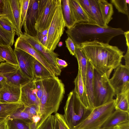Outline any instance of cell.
Wrapping results in <instances>:
<instances>
[{
  "label": "cell",
  "instance_id": "cell-1",
  "mask_svg": "<svg viewBox=\"0 0 129 129\" xmlns=\"http://www.w3.org/2000/svg\"><path fill=\"white\" fill-rule=\"evenodd\" d=\"M39 103L40 120L38 128L50 115L57 113L65 93L64 84L56 76L46 79L36 78L33 81Z\"/></svg>",
  "mask_w": 129,
  "mask_h": 129
},
{
  "label": "cell",
  "instance_id": "cell-2",
  "mask_svg": "<svg viewBox=\"0 0 129 129\" xmlns=\"http://www.w3.org/2000/svg\"><path fill=\"white\" fill-rule=\"evenodd\" d=\"M94 68L109 78L113 70L120 63L124 52L118 47L97 41L85 42L80 46Z\"/></svg>",
  "mask_w": 129,
  "mask_h": 129
},
{
  "label": "cell",
  "instance_id": "cell-3",
  "mask_svg": "<svg viewBox=\"0 0 129 129\" xmlns=\"http://www.w3.org/2000/svg\"><path fill=\"white\" fill-rule=\"evenodd\" d=\"M124 32L120 28H113L108 25L103 27L87 22L76 23L66 31L68 36L72 39L75 46H79L87 42L97 41L109 44L113 38L124 35Z\"/></svg>",
  "mask_w": 129,
  "mask_h": 129
},
{
  "label": "cell",
  "instance_id": "cell-4",
  "mask_svg": "<svg viewBox=\"0 0 129 129\" xmlns=\"http://www.w3.org/2000/svg\"><path fill=\"white\" fill-rule=\"evenodd\" d=\"M64 109L63 115L70 129H75L78 125L88 116L93 109L86 107L73 90L68 94Z\"/></svg>",
  "mask_w": 129,
  "mask_h": 129
},
{
  "label": "cell",
  "instance_id": "cell-5",
  "mask_svg": "<svg viewBox=\"0 0 129 129\" xmlns=\"http://www.w3.org/2000/svg\"><path fill=\"white\" fill-rule=\"evenodd\" d=\"M107 75L93 69V88L95 107L110 102L115 95Z\"/></svg>",
  "mask_w": 129,
  "mask_h": 129
},
{
  "label": "cell",
  "instance_id": "cell-6",
  "mask_svg": "<svg viewBox=\"0 0 129 129\" xmlns=\"http://www.w3.org/2000/svg\"><path fill=\"white\" fill-rule=\"evenodd\" d=\"M115 99L95 107L75 129H97L100 128L115 110Z\"/></svg>",
  "mask_w": 129,
  "mask_h": 129
},
{
  "label": "cell",
  "instance_id": "cell-7",
  "mask_svg": "<svg viewBox=\"0 0 129 129\" xmlns=\"http://www.w3.org/2000/svg\"><path fill=\"white\" fill-rule=\"evenodd\" d=\"M38 6L35 28L37 33L48 28L55 11L61 0H38Z\"/></svg>",
  "mask_w": 129,
  "mask_h": 129
},
{
  "label": "cell",
  "instance_id": "cell-8",
  "mask_svg": "<svg viewBox=\"0 0 129 129\" xmlns=\"http://www.w3.org/2000/svg\"><path fill=\"white\" fill-rule=\"evenodd\" d=\"M65 27L61 2L55 11L48 29L46 46L47 49L54 51L63 34Z\"/></svg>",
  "mask_w": 129,
  "mask_h": 129
},
{
  "label": "cell",
  "instance_id": "cell-9",
  "mask_svg": "<svg viewBox=\"0 0 129 129\" xmlns=\"http://www.w3.org/2000/svg\"><path fill=\"white\" fill-rule=\"evenodd\" d=\"M21 35L45 59L51 67L55 75L56 76L60 75L61 70L56 62V58L59 55L54 51L47 49L36 37L31 36L24 33Z\"/></svg>",
  "mask_w": 129,
  "mask_h": 129
},
{
  "label": "cell",
  "instance_id": "cell-10",
  "mask_svg": "<svg viewBox=\"0 0 129 129\" xmlns=\"http://www.w3.org/2000/svg\"><path fill=\"white\" fill-rule=\"evenodd\" d=\"M109 80L115 95L129 89V68L121 63Z\"/></svg>",
  "mask_w": 129,
  "mask_h": 129
},
{
  "label": "cell",
  "instance_id": "cell-11",
  "mask_svg": "<svg viewBox=\"0 0 129 129\" xmlns=\"http://www.w3.org/2000/svg\"><path fill=\"white\" fill-rule=\"evenodd\" d=\"M17 61L18 67L22 73L31 81L35 79L34 66L36 59L32 56L19 49L14 50Z\"/></svg>",
  "mask_w": 129,
  "mask_h": 129
},
{
  "label": "cell",
  "instance_id": "cell-12",
  "mask_svg": "<svg viewBox=\"0 0 129 129\" xmlns=\"http://www.w3.org/2000/svg\"><path fill=\"white\" fill-rule=\"evenodd\" d=\"M5 12L13 25L16 35L19 37L23 33L20 27V0H5Z\"/></svg>",
  "mask_w": 129,
  "mask_h": 129
},
{
  "label": "cell",
  "instance_id": "cell-13",
  "mask_svg": "<svg viewBox=\"0 0 129 129\" xmlns=\"http://www.w3.org/2000/svg\"><path fill=\"white\" fill-rule=\"evenodd\" d=\"M14 46L15 49H21L32 56L46 68L52 74L54 75L51 67L45 59L21 35L17 38Z\"/></svg>",
  "mask_w": 129,
  "mask_h": 129
},
{
  "label": "cell",
  "instance_id": "cell-14",
  "mask_svg": "<svg viewBox=\"0 0 129 129\" xmlns=\"http://www.w3.org/2000/svg\"><path fill=\"white\" fill-rule=\"evenodd\" d=\"M38 6V0H30L26 19L23 26L24 33L31 36L36 37L35 28Z\"/></svg>",
  "mask_w": 129,
  "mask_h": 129
},
{
  "label": "cell",
  "instance_id": "cell-15",
  "mask_svg": "<svg viewBox=\"0 0 129 129\" xmlns=\"http://www.w3.org/2000/svg\"><path fill=\"white\" fill-rule=\"evenodd\" d=\"M21 88L6 82L0 89V103H20Z\"/></svg>",
  "mask_w": 129,
  "mask_h": 129
},
{
  "label": "cell",
  "instance_id": "cell-16",
  "mask_svg": "<svg viewBox=\"0 0 129 129\" xmlns=\"http://www.w3.org/2000/svg\"><path fill=\"white\" fill-rule=\"evenodd\" d=\"M20 103L25 107L35 105L39 108V102L35 94L33 81L21 87Z\"/></svg>",
  "mask_w": 129,
  "mask_h": 129
},
{
  "label": "cell",
  "instance_id": "cell-17",
  "mask_svg": "<svg viewBox=\"0 0 129 129\" xmlns=\"http://www.w3.org/2000/svg\"><path fill=\"white\" fill-rule=\"evenodd\" d=\"M128 121H129V112L115 109L100 128L113 129L116 125Z\"/></svg>",
  "mask_w": 129,
  "mask_h": 129
},
{
  "label": "cell",
  "instance_id": "cell-18",
  "mask_svg": "<svg viewBox=\"0 0 129 129\" xmlns=\"http://www.w3.org/2000/svg\"><path fill=\"white\" fill-rule=\"evenodd\" d=\"M69 4L72 16L76 23L87 22L97 24L89 17L77 0H69Z\"/></svg>",
  "mask_w": 129,
  "mask_h": 129
},
{
  "label": "cell",
  "instance_id": "cell-19",
  "mask_svg": "<svg viewBox=\"0 0 129 129\" xmlns=\"http://www.w3.org/2000/svg\"><path fill=\"white\" fill-rule=\"evenodd\" d=\"M94 68L88 60L85 87L90 108H95L93 88Z\"/></svg>",
  "mask_w": 129,
  "mask_h": 129
},
{
  "label": "cell",
  "instance_id": "cell-20",
  "mask_svg": "<svg viewBox=\"0 0 129 129\" xmlns=\"http://www.w3.org/2000/svg\"><path fill=\"white\" fill-rule=\"evenodd\" d=\"M74 83L75 85L73 90L74 92L83 104L87 108L91 109L89 105L85 86L81 72L79 69L77 76L75 79Z\"/></svg>",
  "mask_w": 129,
  "mask_h": 129
},
{
  "label": "cell",
  "instance_id": "cell-21",
  "mask_svg": "<svg viewBox=\"0 0 129 129\" xmlns=\"http://www.w3.org/2000/svg\"><path fill=\"white\" fill-rule=\"evenodd\" d=\"M75 56L77 58L78 64V69L85 86L86 75L87 70L88 59L80 46H75Z\"/></svg>",
  "mask_w": 129,
  "mask_h": 129
},
{
  "label": "cell",
  "instance_id": "cell-22",
  "mask_svg": "<svg viewBox=\"0 0 129 129\" xmlns=\"http://www.w3.org/2000/svg\"><path fill=\"white\" fill-rule=\"evenodd\" d=\"M18 69V66L6 62L0 64V89L6 83L7 79L15 73Z\"/></svg>",
  "mask_w": 129,
  "mask_h": 129
},
{
  "label": "cell",
  "instance_id": "cell-23",
  "mask_svg": "<svg viewBox=\"0 0 129 129\" xmlns=\"http://www.w3.org/2000/svg\"><path fill=\"white\" fill-rule=\"evenodd\" d=\"M4 61L18 66L16 55L11 46L0 45V62Z\"/></svg>",
  "mask_w": 129,
  "mask_h": 129
},
{
  "label": "cell",
  "instance_id": "cell-24",
  "mask_svg": "<svg viewBox=\"0 0 129 129\" xmlns=\"http://www.w3.org/2000/svg\"><path fill=\"white\" fill-rule=\"evenodd\" d=\"M23 105L20 103H0V122L7 120L8 117Z\"/></svg>",
  "mask_w": 129,
  "mask_h": 129
},
{
  "label": "cell",
  "instance_id": "cell-25",
  "mask_svg": "<svg viewBox=\"0 0 129 129\" xmlns=\"http://www.w3.org/2000/svg\"><path fill=\"white\" fill-rule=\"evenodd\" d=\"M62 12L66 26L67 29L72 27L76 23L69 6V0H61Z\"/></svg>",
  "mask_w": 129,
  "mask_h": 129
},
{
  "label": "cell",
  "instance_id": "cell-26",
  "mask_svg": "<svg viewBox=\"0 0 129 129\" xmlns=\"http://www.w3.org/2000/svg\"><path fill=\"white\" fill-rule=\"evenodd\" d=\"M101 13L106 24L108 25L112 19L114 13L112 5L106 0H98Z\"/></svg>",
  "mask_w": 129,
  "mask_h": 129
},
{
  "label": "cell",
  "instance_id": "cell-27",
  "mask_svg": "<svg viewBox=\"0 0 129 129\" xmlns=\"http://www.w3.org/2000/svg\"><path fill=\"white\" fill-rule=\"evenodd\" d=\"M115 99V110L128 112L129 111V89L117 94Z\"/></svg>",
  "mask_w": 129,
  "mask_h": 129
},
{
  "label": "cell",
  "instance_id": "cell-28",
  "mask_svg": "<svg viewBox=\"0 0 129 129\" xmlns=\"http://www.w3.org/2000/svg\"><path fill=\"white\" fill-rule=\"evenodd\" d=\"M34 70L35 79H46L55 76L36 59L34 62Z\"/></svg>",
  "mask_w": 129,
  "mask_h": 129
},
{
  "label": "cell",
  "instance_id": "cell-29",
  "mask_svg": "<svg viewBox=\"0 0 129 129\" xmlns=\"http://www.w3.org/2000/svg\"><path fill=\"white\" fill-rule=\"evenodd\" d=\"M31 81L22 73L18 68L16 72L7 79L6 82L21 87Z\"/></svg>",
  "mask_w": 129,
  "mask_h": 129
},
{
  "label": "cell",
  "instance_id": "cell-30",
  "mask_svg": "<svg viewBox=\"0 0 129 129\" xmlns=\"http://www.w3.org/2000/svg\"><path fill=\"white\" fill-rule=\"evenodd\" d=\"M91 11L96 24L102 26L107 25L104 21L98 0H89Z\"/></svg>",
  "mask_w": 129,
  "mask_h": 129
},
{
  "label": "cell",
  "instance_id": "cell-31",
  "mask_svg": "<svg viewBox=\"0 0 129 129\" xmlns=\"http://www.w3.org/2000/svg\"><path fill=\"white\" fill-rule=\"evenodd\" d=\"M15 33L6 30L0 25V45L12 46L14 42Z\"/></svg>",
  "mask_w": 129,
  "mask_h": 129
},
{
  "label": "cell",
  "instance_id": "cell-32",
  "mask_svg": "<svg viewBox=\"0 0 129 129\" xmlns=\"http://www.w3.org/2000/svg\"><path fill=\"white\" fill-rule=\"evenodd\" d=\"M25 106L23 105L14 113L8 118V119H17L22 120L29 123L32 122V117L25 110Z\"/></svg>",
  "mask_w": 129,
  "mask_h": 129
},
{
  "label": "cell",
  "instance_id": "cell-33",
  "mask_svg": "<svg viewBox=\"0 0 129 129\" xmlns=\"http://www.w3.org/2000/svg\"><path fill=\"white\" fill-rule=\"evenodd\" d=\"M29 124L19 119L6 120L7 129H29Z\"/></svg>",
  "mask_w": 129,
  "mask_h": 129
},
{
  "label": "cell",
  "instance_id": "cell-34",
  "mask_svg": "<svg viewBox=\"0 0 129 129\" xmlns=\"http://www.w3.org/2000/svg\"><path fill=\"white\" fill-rule=\"evenodd\" d=\"M110 2L119 12L126 15L129 20V12L128 5H129V0H111Z\"/></svg>",
  "mask_w": 129,
  "mask_h": 129
},
{
  "label": "cell",
  "instance_id": "cell-35",
  "mask_svg": "<svg viewBox=\"0 0 129 129\" xmlns=\"http://www.w3.org/2000/svg\"><path fill=\"white\" fill-rule=\"evenodd\" d=\"M29 0H20V27L21 28L26 19Z\"/></svg>",
  "mask_w": 129,
  "mask_h": 129
},
{
  "label": "cell",
  "instance_id": "cell-36",
  "mask_svg": "<svg viewBox=\"0 0 129 129\" xmlns=\"http://www.w3.org/2000/svg\"><path fill=\"white\" fill-rule=\"evenodd\" d=\"M54 115L55 120V129H70L63 115L57 112Z\"/></svg>",
  "mask_w": 129,
  "mask_h": 129
},
{
  "label": "cell",
  "instance_id": "cell-37",
  "mask_svg": "<svg viewBox=\"0 0 129 129\" xmlns=\"http://www.w3.org/2000/svg\"><path fill=\"white\" fill-rule=\"evenodd\" d=\"M0 25L6 30L12 33H15L13 25L7 17H0Z\"/></svg>",
  "mask_w": 129,
  "mask_h": 129
},
{
  "label": "cell",
  "instance_id": "cell-38",
  "mask_svg": "<svg viewBox=\"0 0 129 129\" xmlns=\"http://www.w3.org/2000/svg\"><path fill=\"white\" fill-rule=\"evenodd\" d=\"M55 120L54 115H51L44 121L38 129H55Z\"/></svg>",
  "mask_w": 129,
  "mask_h": 129
},
{
  "label": "cell",
  "instance_id": "cell-39",
  "mask_svg": "<svg viewBox=\"0 0 129 129\" xmlns=\"http://www.w3.org/2000/svg\"><path fill=\"white\" fill-rule=\"evenodd\" d=\"M77 1L89 17L96 23L91 11L89 0H77Z\"/></svg>",
  "mask_w": 129,
  "mask_h": 129
},
{
  "label": "cell",
  "instance_id": "cell-40",
  "mask_svg": "<svg viewBox=\"0 0 129 129\" xmlns=\"http://www.w3.org/2000/svg\"><path fill=\"white\" fill-rule=\"evenodd\" d=\"M65 42L66 47L70 54L74 56L75 46L73 41L70 37L68 36L67 38L65 41Z\"/></svg>",
  "mask_w": 129,
  "mask_h": 129
},
{
  "label": "cell",
  "instance_id": "cell-41",
  "mask_svg": "<svg viewBox=\"0 0 129 129\" xmlns=\"http://www.w3.org/2000/svg\"><path fill=\"white\" fill-rule=\"evenodd\" d=\"M25 110L31 117L34 115H39V108L36 106L32 105L29 107H25Z\"/></svg>",
  "mask_w": 129,
  "mask_h": 129
},
{
  "label": "cell",
  "instance_id": "cell-42",
  "mask_svg": "<svg viewBox=\"0 0 129 129\" xmlns=\"http://www.w3.org/2000/svg\"><path fill=\"white\" fill-rule=\"evenodd\" d=\"M125 39L127 47V50L125 54L123 56V57L125 59V65L129 68V39L126 38Z\"/></svg>",
  "mask_w": 129,
  "mask_h": 129
},
{
  "label": "cell",
  "instance_id": "cell-43",
  "mask_svg": "<svg viewBox=\"0 0 129 129\" xmlns=\"http://www.w3.org/2000/svg\"><path fill=\"white\" fill-rule=\"evenodd\" d=\"M56 63L58 67L61 69L67 67L68 64L65 60L57 57L56 59Z\"/></svg>",
  "mask_w": 129,
  "mask_h": 129
},
{
  "label": "cell",
  "instance_id": "cell-44",
  "mask_svg": "<svg viewBox=\"0 0 129 129\" xmlns=\"http://www.w3.org/2000/svg\"><path fill=\"white\" fill-rule=\"evenodd\" d=\"M48 29L40 31L37 33L36 37L40 41L45 36L47 35Z\"/></svg>",
  "mask_w": 129,
  "mask_h": 129
},
{
  "label": "cell",
  "instance_id": "cell-45",
  "mask_svg": "<svg viewBox=\"0 0 129 129\" xmlns=\"http://www.w3.org/2000/svg\"><path fill=\"white\" fill-rule=\"evenodd\" d=\"M5 0H0V17L6 16L5 13Z\"/></svg>",
  "mask_w": 129,
  "mask_h": 129
},
{
  "label": "cell",
  "instance_id": "cell-46",
  "mask_svg": "<svg viewBox=\"0 0 129 129\" xmlns=\"http://www.w3.org/2000/svg\"><path fill=\"white\" fill-rule=\"evenodd\" d=\"M114 128L115 129H129V121L117 125Z\"/></svg>",
  "mask_w": 129,
  "mask_h": 129
},
{
  "label": "cell",
  "instance_id": "cell-47",
  "mask_svg": "<svg viewBox=\"0 0 129 129\" xmlns=\"http://www.w3.org/2000/svg\"><path fill=\"white\" fill-rule=\"evenodd\" d=\"M40 117L38 115H35L32 117V121L37 124L40 120Z\"/></svg>",
  "mask_w": 129,
  "mask_h": 129
},
{
  "label": "cell",
  "instance_id": "cell-48",
  "mask_svg": "<svg viewBox=\"0 0 129 129\" xmlns=\"http://www.w3.org/2000/svg\"><path fill=\"white\" fill-rule=\"evenodd\" d=\"M29 129H38L37 124L32 121L29 124Z\"/></svg>",
  "mask_w": 129,
  "mask_h": 129
},
{
  "label": "cell",
  "instance_id": "cell-49",
  "mask_svg": "<svg viewBox=\"0 0 129 129\" xmlns=\"http://www.w3.org/2000/svg\"><path fill=\"white\" fill-rule=\"evenodd\" d=\"M0 129H7L6 120L0 122Z\"/></svg>",
  "mask_w": 129,
  "mask_h": 129
},
{
  "label": "cell",
  "instance_id": "cell-50",
  "mask_svg": "<svg viewBox=\"0 0 129 129\" xmlns=\"http://www.w3.org/2000/svg\"><path fill=\"white\" fill-rule=\"evenodd\" d=\"M47 35L45 36L40 41L41 43L46 47L47 39Z\"/></svg>",
  "mask_w": 129,
  "mask_h": 129
},
{
  "label": "cell",
  "instance_id": "cell-51",
  "mask_svg": "<svg viewBox=\"0 0 129 129\" xmlns=\"http://www.w3.org/2000/svg\"><path fill=\"white\" fill-rule=\"evenodd\" d=\"M62 45H63L62 42L60 41V42H59L57 45L58 46V47H60L61 46H62Z\"/></svg>",
  "mask_w": 129,
  "mask_h": 129
},
{
  "label": "cell",
  "instance_id": "cell-52",
  "mask_svg": "<svg viewBox=\"0 0 129 129\" xmlns=\"http://www.w3.org/2000/svg\"><path fill=\"white\" fill-rule=\"evenodd\" d=\"M102 129V128H98V129ZM113 129H115V128H113Z\"/></svg>",
  "mask_w": 129,
  "mask_h": 129
}]
</instances>
